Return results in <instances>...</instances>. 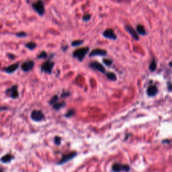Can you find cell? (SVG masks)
I'll use <instances>...</instances> for the list:
<instances>
[{"label":"cell","instance_id":"52a82bcc","mask_svg":"<svg viewBox=\"0 0 172 172\" xmlns=\"http://www.w3.org/2000/svg\"><path fill=\"white\" fill-rule=\"evenodd\" d=\"M6 94H10V97L13 98V99L18 98V96H19V93H18L17 85H14L12 87H10V89H8L6 91Z\"/></svg>","mask_w":172,"mask_h":172},{"label":"cell","instance_id":"484cf974","mask_svg":"<svg viewBox=\"0 0 172 172\" xmlns=\"http://www.w3.org/2000/svg\"><path fill=\"white\" fill-rule=\"evenodd\" d=\"M55 143L57 145H59L61 144V138L60 137H55Z\"/></svg>","mask_w":172,"mask_h":172},{"label":"cell","instance_id":"1f68e13d","mask_svg":"<svg viewBox=\"0 0 172 172\" xmlns=\"http://www.w3.org/2000/svg\"><path fill=\"white\" fill-rule=\"evenodd\" d=\"M169 65H170V66L172 67V62H171V63H169Z\"/></svg>","mask_w":172,"mask_h":172},{"label":"cell","instance_id":"603a6c76","mask_svg":"<svg viewBox=\"0 0 172 172\" xmlns=\"http://www.w3.org/2000/svg\"><path fill=\"white\" fill-rule=\"evenodd\" d=\"M59 100V97L57 96H54L52 98V99L51 100V101L49 103H50V104H52V105H54L55 104L57 103V102Z\"/></svg>","mask_w":172,"mask_h":172},{"label":"cell","instance_id":"83f0119b","mask_svg":"<svg viewBox=\"0 0 172 172\" xmlns=\"http://www.w3.org/2000/svg\"><path fill=\"white\" fill-rule=\"evenodd\" d=\"M90 19H91V16H90L89 14H85V15H84V16H83V20H84L85 22L89 21Z\"/></svg>","mask_w":172,"mask_h":172},{"label":"cell","instance_id":"f546056e","mask_svg":"<svg viewBox=\"0 0 172 172\" xmlns=\"http://www.w3.org/2000/svg\"><path fill=\"white\" fill-rule=\"evenodd\" d=\"M8 57H9L10 59H14V58H15V57H14V55H8Z\"/></svg>","mask_w":172,"mask_h":172},{"label":"cell","instance_id":"7402d4cb","mask_svg":"<svg viewBox=\"0 0 172 172\" xmlns=\"http://www.w3.org/2000/svg\"><path fill=\"white\" fill-rule=\"evenodd\" d=\"M75 114V111L74 110H70L67 112V113L65 114V116L67 118H70L71 116H74V114Z\"/></svg>","mask_w":172,"mask_h":172},{"label":"cell","instance_id":"9c48e42d","mask_svg":"<svg viewBox=\"0 0 172 172\" xmlns=\"http://www.w3.org/2000/svg\"><path fill=\"white\" fill-rule=\"evenodd\" d=\"M34 67V63L33 61H28L24 62L22 65V69L25 72L31 71Z\"/></svg>","mask_w":172,"mask_h":172},{"label":"cell","instance_id":"44dd1931","mask_svg":"<svg viewBox=\"0 0 172 172\" xmlns=\"http://www.w3.org/2000/svg\"><path fill=\"white\" fill-rule=\"evenodd\" d=\"M83 43V40H75V41H73L72 43H71V44H72V46H79V45L82 44Z\"/></svg>","mask_w":172,"mask_h":172},{"label":"cell","instance_id":"277c9868","mask_svg":"<svg viewBox=\"0 0 172 172\" xmlns=\"http://www.w3.org/2000/svg\"><path fill=\"white\" fill-rule=\"evenodd\" d=\"M54 63L51 61H47L44 62L41 66V70L44 73H51L53 71V68L54 67Z\"/></svg>","mask_w":172,"mask_h":172},{"label":"cell","instance_id":"7c38bea8","mask_svg":"<svg viewBox=\"0 0 172 172\" xmlns=\"http://www.w3.org/2000/svg\"><path fill=\"white\" fill-rule=\"evenodd\" d=\"M157 93H158V88H157V86L151 85L147 88V95L150 96V97H153V96H156Z\"/></svg>","mask_w":172,"mask_h":172},{"label":"cell","instance_id":"f1b7e54d","mask_svg":"<svg viewBox=\"0 0 172 172\" xmlns=\"http://www.w3.org/2000/svg\"><path fill=\"white\" fill-rule=\"evenodd\" d=\"M168 89L169 91H172V84H171V83H169L168 85Z\"/></svg>","mask_w":172,"mask_h":172},{"label":"cell","instance_id":"d4e9b609","mask_svg":"<svg viewBox=\"0 0 172 172\" xmlns=\"http://www.w3.org/2000/svg\"><path fill=\"white\" fill-rule=\"evenodd\" d=\"M103 62L104 64H105L106 65H107V66H110V65L112 64V61L110 60V59H104Z\"/></svg>","mask_w":172,"mask_h":172},{"label":"cell","instance_id":"8fae6325","mask_svg":"<svg viewBox=\"0 0 172 172\" xmlns=\"http://www.w3.org/2000/svg\"><path fill=\"white\" fill-rule=\"evenodd\" d=\"M103 36L105 38H109V39L112 40H116L117 38V36L115 34H114V30L112 29H107L104 32Z\"/></svg>","mask_w":172,"mask_h":172},{"label":"cell","instance_id":"ac0fdd59","mask_svg":"<svg viewBox=\"0 0 172 172\" xmlns=\"http://www.w3.org/2000/svg\"><path fill=\"white\" fill-rule=\"evenodd\" d=\"M25 46H26V48L29 49V50H31L32 51V50H34V49L36 48L37 45H36V44L35 42H30L27 43V44H26Z\"/></svg>","mask_w":172,"mask_h":172},{"label":"cell","instance_id":"e0dca14e","mask_svg":"<svg viewBox=\"0 0 172 172\" xmlns=\"http://www.w3.org/2000/svg\"><path fill=\"white\" fill-rule=\"evenodd\" d=\"M106 77L110 81H116V75L112 72H108L106 73Z\"/></svg>","mask_w":172,"mask_h":172},{"label":"cell","instance_id":"ffe728a7","mask_svg":"<svg viewBox=\"0 0 172 172\" xmlns=\"http://www.w3.org/2000/svg\"><path fill=\"white\" fill-rule=\"evenodd\" d=\"M157 68V63H156V61L155 60H153L152 62L151 63L150 65H149V69L151 71H154L155 69Z\"/></svg>","mask_w":172,"mask_h":172},{"label":"cell","instance_id":"2e32d148","mask_svg":"<svg viewBox=\"0 0 172 172\" xmlns=\"http://www.w3.org/2000/svg\"><path fill=\"white\" fill-rule=\"evenodd\" d=\"M137 33L141 34V35H146L147 32L144 26L143 25H138L137 26Z\"/></svg>","mask_w":172,"mask_h":172},{"label":"cell","instance_id":"6da1fadb","mask_svg":"<svg viewBox=\"0 0 172 172\" xmlns=\"http://www.w3.org/2000/svg\"><path fill=\"white\" fill-rule=\"evenodd\" d=\"M89 48L88 47H84V48H80L75 50L73 52V57L77 58L79 61H82L85 58L86 55L89 52Z\"/></svg>","mask_w":172,"mask_h":172},{"label":"cell","instance_id":"4316f807","mask_svg":"<svg viewBox=\"0 0 172 172\" xmlns=\"http://www.w3.org/2000/svg\"><path fill=\"white\" fill-rule=\"evenodd\" d=\"M16 36H18V37H20V38H23V37H25V36H27V34H26V33H25L24 32H18V33L16 34Z\"/></svg>","mask_w":172,"mask_h":172},{"label":"cell","instance_id":"d6986e66","mask_svg":"<svg viewBox=\"0 0 172 172\" xmlns=\"http://www.w3.org/2000/svg\"><path fill=\"white\" fill-rule=\"evenodd\" d=\"M65 105V102H60V103H56L53 105V108H54L55 110H59L61 108H63Z\"/></svg>","mask_w":172,"mask_h":172},{"label":"cell","instance_id":"3957f363","mask_svg":"<svg viewBox=\"0 0 172 172\" xmlns=\"http://www.w3.org/2000/svg\"><path fill=\"white\" fill-rule=\"evenodd\" d=\"M112 169L113 172H121V171H124V172H128L130 170V165L127 164H120V163H114L112 167Z\"/></svg>","mask_w":172,"mask_h":172},{"label":"cell","instance_id":"5bb4252c","mask_svg":"<svg viewBox=\"0 0 172 172\" xmlns=\"http://www.w3.org/2000/svg\"><path fill=\"white\" fill-rule=\"evenodd\" d=\"M18 67H19V63H15V64L11 65L10 66H8V67L4 69V70L5 71V72H7L8 73H14V71H16L17 70Z\"/></svg>","mask_w":172,"mask_h":172},{"label":"cell","instance_id":"8992f818","mask_svg":"<svg viewBox=\"0 0 172 172\" xmlns=\"http://www.w3.org/2000/svg\"><path fill=\"white\" fill-rule=\"evenodd\" d=\"M31 118L34 121L39 122L41 121L43 118H44V114L40 110H34V111L32 112Z\"/></svg>","mask_w":172,"mask_h":172},{"label":"cell","instance_id":"cb8c5ba5","mask_svg":"<svg viewBox=\"0 0 172 172\" xmlns=\"http://www.w3.org/2000/svg\"><path fill=\"white\" fill-rule=\"evenodd\" d=\"M47 57V53L45 51H42L39 54V55L37 57L38 59H45Z\"/></svg>","mask_w":172,"mask_h":172},{"label":"cell","instance_id":"9a60e30c","mask_svg":"<svg viewBox=\"0 0 172 172\" xmlns=\"http://www.w3.org/2000/svg\"><path fill=\"white\" fill-rule=\"evenodd\" d=\"M13 158L14 157L11 154H7L1 157V161L3 163H9L10 161H11L13 159Z\"/></svg>","mask_w":172,"mask_h":172},{"label":"cell","instance_id":"30bf717a","mask_svg":"<svg viewBox=\"0 0 172 172\" xmlns=\"http://www.w3.org/2000/svg\"><path fill=\"white\" fill-rule=\"evenodd\" d=\"M107 55V51L101 48H96L90 53L89 57L95 56H106Z\"/></svg>","mask_w":172,"mask_h":172},{"label":"cell","instance_id":"ba28073f","mask_svg":"<svg viewBox=\"0 0 172 172\" xmlns=\"http://www.w3.org/2000/svg\"><path fill=\"white\" fill-rule=\"evenodd\" d=\"M89 67H91V69H95V70H97L102 73H104L106 71V69H105V68H104V67L103 66V65H102V64H100V63L96 62V61L90 63Z\"/></svg>","mask_w":172,"mask_h":172},{"label":"cell","instance_id":"5b68a950","mask_svg":"<svg viewBox=\"0 0 172 172\" xmlns=\"http://www.w3.org/2000/svg\"><path fill=\"white\" fill-rule=\"evenodd\" d=\"M77 155V153L76 152H71L69 154L67 155H64L61 158V161L58 162L59 165H62L63 163L67 162V161H69L71 159H73L74 157Z\"/></svg>","mask_w":172,"mask_h":172},{"label":"cell","instance_id":"4dcf8cb0","mask_svg":"<svg viewBox=\"0 0 172 172\" xmlns=\"http://www.w3.org/2000/svg\"><path fill=\"white\" fill-rule=\"evenodd\" d=\"M5 110V108H0V110Z\"/></svg>","mask_w":172,"mask_h":172},{"label":"cell","instance_id":"7a4b0ae2","mask_svg":"<svg viewBox=\"0 0 172 172\" xmlns=\"http://www.w3.org/2000/svg\"><path fill=\"white\" fill-rule=\"evenodd\" d=\"M32 8L36 13L40 16H43L44 14V5L42 0H38L37 1L32 3Z\"/></svg>","mask_w":172,"mask_h":172},{"label":"cell","instance_id":"d6a6232c","mask_svg":"<svg viewBox=\"0 0 172 172\" xmlns=\"http://www.w3.org/2000/svg\"><path fill=\"white\" fill-rule=\"evenodd\" d=\"M0 172H3V170L2 169H0Z\"/></svg>","mask_w":172,"mask_h":172},{"label":"cell","instance_id":"4fadbf2b","mask_svg":"<svg viewBox=\"0 0 172 172\" xmlns=\"http://www.w3.org/2000/svg\"><path fill=\"white\" fill-rule=\"evenodd\" d=\"M126 31H127L128 33L130 34V35L132 36V37L134 38L135 40H139V35H138V33H137V32L135 31V30L133 29V28L131 27L130 26H126Z\"/></svg>","mask_w":172,"mask_h":172}]
</instances>
